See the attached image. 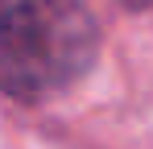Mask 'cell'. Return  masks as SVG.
Here are the masks:
<instances>
[{"mask_svg":"<svg viewBox=\"0 0 153 149\" xmlns=\"http://www.w3.org/2000/svg\"><path fill=\"white\" fill-rule=\"evenodd\" d=\"M100 25L79 0H0V91L42 99L95 62Z\"/></svg>","mask_w":153,"mask_h":149,"instance_id":"obj_1","label":"cell"}]
</instances>
